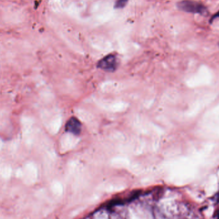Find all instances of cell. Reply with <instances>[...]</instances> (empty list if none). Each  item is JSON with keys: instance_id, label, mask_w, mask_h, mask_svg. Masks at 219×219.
<instances>
[{"instance_id": "cell-2", "label": "cell", "mask_w": 219, "mask_h": 219, "mask_svg": "<svg viewBox=\"0 0 219 219\" xmlns=\"http://www.w3.org/2000/svg\"><path fill=\"white\" fill-rule=\"evenodd\" d=\"M22 129L25 142L28 144H31L34 134V123L30 118L26 116L22 119Z\"/></svg>"}, {"instance_id": "cell-4", "label": "cell", "mask_w": 219, "mask_h": 219, "mask_svg": "<svg viewBox=\"0 0 219 219\" xmlns=\"http://www.w3.org/2000/svg\"><path fill=\"white\" fill-rule=\"evenodd\" d=\"M102 107L106 110H108L112 112H121L126 110L128 108V104L123 101H117L110 103L101 104Z\"/></svg>"}, {"instance_id": "cell-6", "label": "cell", "mask_w": 219, "mask_h": 219, "mask_svg": "<svg viewBox=\"0 0 219 219\" xmlns=\"http://www.w3.org/2000/svg\"><path fill=\"white\" fill-rule=\"evenodd\" d=\"M121 88V85L115 81H108L102 84L101 89L105 92H115Z\"/></svg>"}, {"instance_id": "cell-3", "label": "cell", "mask_w": 219, "mask_h": 219, "mask_svg": "<svg viewBox=\"0 0 219 219\" xmlns=\"http://www.w3.org/2000/svg\"><path fill=\"white\" fill-rule=\"evenodd\" d=\"M78 138L71 134L67 133L63 135L60 140V149L62 152H65L70 151L78 144Z\"/></svg>"}, {"instance_id": "cell-7", "label": "cell", "mask_w": 219, "mask_h": 219, "mask_svg": "<svg viewBox=\"0 0 219 219\" xmlns=\"http://www.w3.org/2000/svg\"><path fill=\"white\" fill-rule=\"evenodd\" d=\"M113 164L115 165H124L128 164V160L126 158L122 157H117L115 158L112 161Z\"/></svg>"}, {"instance_id": "cell-10", "label": "cell", "mask_w": 219, "mask_h": 219, "mask_svg": "<svg viewBox=\"0 0 219 219\" xmlns=\"http://www.w3.org/2000/svg\"><path fill=\"white\" fill-rule=\"evenodd\" d=\"M2 147H3V142H2V140H1V139H0V150H1V149Z\"/></svg>"}, {"instance_id": "cell-5", "label": "cell", "mask_w": 219, "mask_h": 219, "mask_svg": "<svg viewBox=\"0 0 219 219\" xmlns=\"http://www.w3.org/2000/svg\"><path fill=\"white\" fill-rule=\"evenodd\" d=\"M62 123V117L60 115L57 114L53 117L48 124V129L53 135H55L59 131Z\"/></svg>"}, {"instance_id": "cell-8", "label": "cell", "mask_w": 219, "mask_h": 219, "mask_svg": "<svg viewBox=\"0 0 219 219\" xmlns=\"http://www.w3.org/2000/svg\"><path fill=\"white\" fill-rule=\"evenodd\" d=\"M128 1L129 0H117V1L115 3V8H122L124 7Z\"/></svg>"}, {"instance_id": "cell-11", "label": "cell", "mask_w": 219, "mask_h": 219, "mask_svg": "<svg viewBox=\"0 0 219 219\" xmlns=\"http://www.w3.org/2000/svg\"><path fill=\"white\" fill-rule=\"evenodd\" d=\"M217 215V217H218V219H219V211H218Z\"/></svg>"}, {"instance_id": "cell-1", "label": "cell", "mask_w": 219, "mask_h": 219, "mask_svg": "<svg viewBox=\"0 0 219 219\" xmlns=\"http://www.w3.org/2000/svg\"><path fill=\"white\" fill-rule=\"evenodd\" d=\"M177 6L180 11L190 14L205 15L208 12L206 6L195 0H181L178 3Z\"/></svg>"}, {"instance_id": "cell-9", "label": "cell", "mask_w": 219, "mask_h": 219, "mask_svg": "<svg viewBox=\"0 0 219 219\" xmlns=\"http://www.w3.org/2000/svg\"><path fill=\"white\" fill-rule=\"evenodd\" d=\"M217 18H219V11L216 13V14H214V15L213 16V17H212L211 20L212 21V20H214V19H217Z\"/></svg>"}]
</instances>
